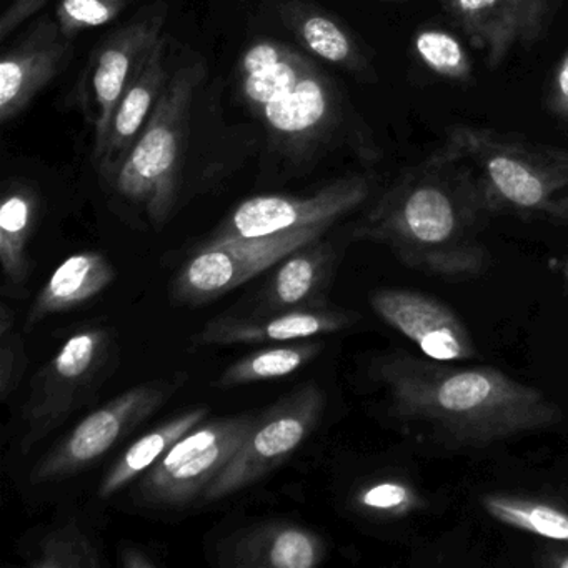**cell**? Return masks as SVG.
Here are the masks:
<instances>
[{"instance_id": "obj_13", "label": "cell", "mask_w": 568, "mask_h": 568, "mask_svg": "<svg viewBox=\"0 0 568 568\" xmlns=\"http://www.w3.org/2000/svg\"><path fill=\"white\" fill-rule=\"evenodd\" d=\"M560 0H442L448 21L485 55L491 69L537 44Z\"/></svg>"}, {"instance_id": "obj_28", "label": "cell", "mask_w": 568, "mask_h": 568, "mask_svg": "<svg viewBox=\"0 0 568 568\" xmlns=\"http://www.w3.org/2000/svg\"><path fill=\"white\" fill-rule=\"evenodd\" d=\"M132 0H61L55 9V24L72 41L81 32L111 24Z\"/></svg>"}, {"instance_id": "obj_9", "label": "cell", "mask_w": 568, "mask_h": 568, "mask_svg": "<svg viewBox=\"0 0 568 568\" xmlns=\"http://www.w3.org/2000/svg\"><path fill=\"white\" fill-rule=\"evenodd\" d=\"M187 375L144 382L122 392L102 407L85 415L31 470V484L65 480L98 464L122 438L159 410L182 385Z\"/></svg>"}, {"instance_id": "obj_15", "label": "cell", "mask_w": 568, "mask_h": 568, "mask_svg": "<svg viewBox=\"0 0 568 568\" xmlns=\"http://www.w3.org/2000/svg\"><path fill=\"white\" fill-rule=\"evenodd\" d=\"M71 58V41L52 19L39 21L0 62V122L18 119Z\"/></svg>"}, {"instance_id": "obj_10", "label": "cell", "mask_w": 568, "mask_h": 568, "mask_svg": "<svg viewBox=\"0 0 568 568\" xmlns=\"http://www.w3.org/2000/svg\"><path fill=\"white\" fill-rule=\"evenodd\" d=\"M325 404L324 390L308 384L255 415L244 444L202 500L221 501L239 494L285 464L321 425Z\"/></svg>"}, {"instance_id": "obj_29", "label": "cell", "mask_w": 568, "mask_h": 568, "mask_svg": "<svg viewBox=\"0 0 568 568\" xmlns=\"http://www.w3.org/2000/svg\"><path fill=\"white\" fill-rule=\"evenodd\" d=\"M355 507L375 517H405L420 507L422 500L410 485L400 480H378L354 494Z\"/></svg>"}, {"instance_id": "obj_26", "label": "cell", "mask_w": 568, "mask_h": 568, "mask_svg": "<svg viewBox=\"0 0 568 568\" xmlns=\"http://www.w3.org/2000/svg\"><path fill=\"white\" fill-rule=\"evenodd\" d=\"M32 568H102L98 544L79 525L65 524L48 531L29 558Z\"/></svg>"}, {"instance_id": "obj_7", "label": "cell", "mask_w": 568, "mask_h": 568, "mask_svg": "<svg viewBox=\"0 0 568 568\" xmlns=\"http://www.w3.org/2000/svg\"><path fill=\"white\" fill-rule=\"evenodd\" d=\"M328 229L317 225L262 237L204 242L175 272L169 285L171 304L179 307L211 304L275 267L302 245L324 237Z\"/></svg>"}, {"instance_id": "obj_21", "label": "cell", "mask_w": 568, "mask_h": 568, "mask_svg": "<svg viewBox=\"0 0 568 568\" xmlns=\"http://www.w3.org/2000/svg\"><path fill=\"white\" fill-rule=\"evenodd\" d=\"M114 281V265L101 252L85 251L71 255L52 272L32 302L26 331H32L52 315L74 311L94 301Z\"/></svg>"}, {"instance_id": "obj_18", "label": "cell", "mask_w": 568, "mask_h": 568, "mask_svg": "<svg viewBox=\"0 0 568 568\" xmlns=\"http://www.w3.org/2000/svg\"><path fill=\"white\" fill-rule=\"evenodd\" d=\"M355 321V312L327 307L222 315L205 324L194 342L197 345L284 344L334 334L351 327Z\"/></svg>"}, {"instance_id": "obj_4", "label": "cell", "mask_w": 568, "mask_h": 568, "mask_svg": "<svg viewBox=\"0 0 568 568\" xmlns=\"http://www.w3.org/2000/svg\"><path fill=\"white\" fill-rule=\"evenodd\" d=\"M447 142L474 169L490 214L568 224V151L470 125Z\"/></svg>"}, {"instance_id": "obj_1", "label": "cell", "mask_w": 568, "mask_h": 568, "mask_svg": "<svg viewBox=\"0 0 568 568\" xmlns=\"http://www.w3.org/2000/svg\"><path fill=\"white\" fill-rule=\"evenodd\" d=\"M487 215L474 169L445 142L377 199L352 237L384 245L402 264L430 277L470 281L490 267V252L480 241Z\"/></svg>"}, {"instance_id": "obj_19", "label": "cell", "mask_w": 568, "mask_h": 568, "mask_svg": "<svg viewBox=\"0 0 568 568\" xmlns=\"http://www.w3.org/2000/svg\"><path fill=\"white\" fill-rule=\"evenodd\" d=\"M337 265V251L324 237L282 258L257 295L254 314L325 307Z\"/></svg>"}, {"instance_id": "obj_20", "label": "cell", "mask_w": 568, "mask_h": 568, "mask_svg": "<svg viewBox=\"0 0 568 568\" xmlns=\"http://www.w3.org/2000/svg\"><path fill=\"white\" fill-rule=\"evenodd\" d=\"M288 31L311 54L358 79H374V65L354 32L315 6L291 0L281 8Z\"/></svg>"}, {"instance_id": "obj_11", "label": "cell", "mask_w": 568, "mask_h": 568, "mask_svg": "<svg viewBox=\"0 0 568 568\" xmlns=\"http://www.w3.org/2000/svg\"><path fill=\"white\" fill-rule=\"evenodd\" d=\"M168 11L158 4L109 34L89 58L78 85V102L92 131V144L104 141L115 105L155 44L164 38Z\"/></svg>"}, {"instance_id": "obj_12", "label": "cell", "mask_w": 568, "mask_h": 568, "mask_svg": "<svg viewBox=\"0 0 568 568\" xmlns=\"http://www.w3.org/2000/svg\"><path fill=\"white\" fill-rule=\"evenodd\" d=\"M367 178L351 175L305 195H257L235 205L205 242L262 237L281 232L332 225L371 197Z\"/></svg>"}, {"instance_id": "obj_34", "label": "cell", "mask_w": 568, "mask_h": 568, "mask_svg": "<svg viewBox=\"0 0 568 568\" xmlns=\"http://www.w3.org/2000/svg\"><path fill=\"white\" fill-rule=\"evenodd\" d=\"M548 564L554 565L557 568H568V550L567 551H554L551 554Z\"/></svg>"}, {"instance_id": "obj_6", "label": "cell", "mask_w": 568, "mask_h": 568, "mask_svg": "<svg viewBox=\"0 0 568 568\" xmlns=\"http://www.w3.org/2000/svg\"><path fill=\"white\" fill-rule=\"evenodd\" d=\"M114 357V337L105 327L82 328L61 345L32 381L22 410V454L34 450L94 394Z\"/></svg>"}, {"instance_id": "obj_23", "label": "cell", "mask_w": 568, "mask_h": 568, "mask_svg": "<svg viewBox=\"0 0 568 568\" xmlns=\"http://www.w3.org/2000/svg\"><path fill=\"white\" fill-rule=\"evenodd\" d=\"M209 408L205 405L189 408L175 417L169 418L164 424L149 430L141 438L129 445L121 457L112 464L108 474L99 485V497H114L124 490L132 481L139 480L149 468L154 467L185 434L197 427L207 417Z\"/></svg>"}, {"instance_id": "obj_25", "label": "cell", "mask_w": 568, "mask_h": 568, "mask_svg": "<svg viewBox=\"0 0 568 568\" xmlns=\"http://www.w3.org/2000/svg\"><path fill=\"white\" fill-rule=\"evenodd\" d=\"M487 514L500 524L537 537L568 544V511L520 495L491 494L481 498Z\"/></svg>"}, {"instance_id": "obj_16", "label": "cell", "mask_w": 568, "mask_h": 568, "mask_svg": "<svg viewBox=\"0 0 568 568\" xmlns=\"http://www.w3.org/2000/svg\"><path fill=\"white\" fill-rule=\"evenodd\" d=\"M169 74L171 72L168 69V39L162 38L149 52L138 74L115 105L104 141L92 151L94 168L104 187L114 181L119 169L144 131L161 99Z\"/></svg>"}, {"instance_id": "obj_17", "label": "cell", "mask_w": 568, "mask_h": 568, "mask_svg": "<svg viewBox=\"0 0 568 568\" xmlns=\"http://www.w3.org/2000/svg\"><path fill=\"white\" fill-rule=\"evenodd\" d=\"M215 555L224 568H315L327 558V544L304 525L265 520L225 537Z\"/></svg>"}, {"instance_id": "obj_5", "label": "cell", "mask_w": 568, "mask_h": 568, "mask_svg": "<svg viewBox=\"0 0 568 568\" xmlns=\"http://www.w3.org/2000/svg\"><path fill=\"white\" fill-rule=\"evenodd\" d=\"M201 62H185L169 74L161 99L108 192L155 229L168 224L181 187L191 131L192 105L201 84Z\"/></svg>"}, {"instance_id": "obj_27", "label": "cell", "mask_w": 568, "mask_h": 568, "mask_svg": "<svg viewBox=\"0 0 568 568\" xmlns=\"http://www.w3.org/2000/svg\"><path fill=\"white\" fill-rule=\"evenodd\" d=\"M412 48L420 64L438 78L457 84H467L474 79L470 55L464 44L445 29H420L412 41Z\"/></svg>"}, {"instance_id": "obj_32", "label": "cell", "mask_w": 568, "mask_h": 568, "mask_svg": "<svg viewBox=\"0 0 568 568\" xmlns=\"http://www.w3.org/2000/svg\"><path fill=\"white\" fill-rule=\"evenodd\" d=\"M547 102L555 118L568 122V49L551 75Z\"/></svg>"}, {"instance_id": "obj_2", "label": "cell", "mask_w": 568, "mask_h": 568, "mask_svg": "<svg viewBox=\"0 0 568 568\" xmlns=\"http://www.w3.org/2000/svg\"><path fill=\"white\" fill-rule=\"evenodd\" d=\"M392 412L437 437L485 447L558 424L560 408L544 392L495 367H458L408 354H388L374 367Z\"/></svg>"}, {"instance_id": "obj_22", "label": "cell", "mask_w": 568, "mask_h": 568, "mask_svg": "<svg viewBox=\"0 0 568 568\" xmlns=\"http://www.w3.org/2000/svg\"><path fill=\"white\" fill-rule=\"evenodd\" d=\"M39 194L28 184L9 185L0 205V264L4 287L11 295L24 291L31 275L29 255L39 215Z\"/></svg>"}, {"instance_id": "obj_14", "label": "cell", "mask_w": 568, "mask_h": 568, "mask_svg": "<svg viewBox=\"0 0 568 568\" xmlns=\"http://www.w3.org/2000/svg\"><path fill=\"white\" fill-rule=\"evenodd\" d=\"M371 307L432 361H468L477 354L462 318L438 298L408 288L385 287L371 295Z\"/></svg>"}, {"instance_id": "obj_35", "label": "cell", "mask_w": 568, "mask_h": 568, "mask_svg": "<svg viewBox=\"0 0 568 568\" xmlns=\"http://www.w3.org/2000/svg\"><path fill=\"white\" fill-rule=\"evenodd\" d=\"M560 271L561 275H564V278L568 284V257H565L564 261H561Z\"/></svg>"}, {"instance_id": "obj_24", "label": "cell", "mask_w": 568, "mask_h": 568, "mask_svg": "<svg viewBox=\"0 0 568 568\" xmlns=\"http://www.w3.org/2000/svg\"><path fill=\"white\" fill-rule=\"evenodd\" d=\"M322 351L324 344L318 337L261 348L229 365L219 377L217 385L221 388H234L288 377L311 364Z\"/></svg>"}, {"instance_id": "obj_31", "label": "cell", "mask_w": 568, "mask_h": 568, "mask_svg": "<svg viewBox=\"0 0 568 568\" xmlns=\"http://www.w3.org/2000/svg\"><path fill=\"white\" fill-rule=\"evenodd\" d=\"M49 0H11L0 18V41L14 34L22 24L42 11Z\"/></svg>"}, {"instance_id": "obj_3", "label": "cell", "mask_w": 568, "mask_h": 568, "mask_svg": "<svg viewBox=\"0 0 568 568\" xmlns=\"http://www.w3.org/2000/svg\"><path fill=\"white\" fill-rule=\"evenodd\" d=\"M241 98L264 125L272 144L307 165L347 134V102L312 59L291 45L261 39L242 52Z\"/></svg>"}, {"instance_id": "obj_8", "label": "cell", "mask_w": 568, "mask_h": 568, "mask_svg": "<svg viewBox=\"0 0 568 568\" xmlns=\"http://www.w3.org/2000/svg\"><path fill=\"white\" fill-rule=\"evenodd\" d=\"M255 415L202 422L139 478L138 495L149 507L182 508L202 498L231 464Z\"/></svg>"}, {"instance_id": "obj_33", "label": "cell", "mask_w": 568, "mask_h": 568, "mask_svg": "<svg viewBox=\"0 0 568 568\" xmlns=\"http://www.w3.org/2000/svg\"><path fill=\"white\" fill-rule=\"evenodd\" d=\"M119 564L124 568L159 567V561L149 551L134 547V545H128V547L122 548L121 554H119Z\"/></svg>"}, {"instance_id": "obj_30", "label": "cell", "mask_w": 568, "mask_h": 568, "mask_svg": "<svg viewBox=\"0 0 568 568\" xmlns=\"http://www.w3.org/2000/svg\"><path fill=\"white\" fill-rule=\"evenodd\" d=\"M28 368V352L16 328V312L8 302L0 305V398L8 402L18 390Z\"/></svg>"}]
</instances>
